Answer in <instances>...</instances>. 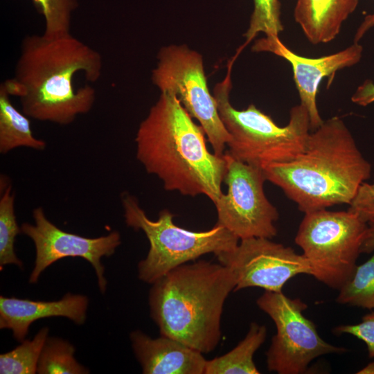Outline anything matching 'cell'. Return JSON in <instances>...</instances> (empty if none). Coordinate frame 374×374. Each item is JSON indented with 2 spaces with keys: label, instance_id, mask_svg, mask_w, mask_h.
Masks as SVG:
<instances>
[{
  "label": "cell",
  "instance_id": "obj_1",
  "mask_svg": "<svg viewBox=\"0 0 374 374\" xmlns=\"http://www.w3.org/2000/svg\"><path fill=\"white\" fill-rule=\"evenodd\" d=\"M101 55L71 34L24 37L12 78L3 82L10 96L19 98L22 112L40 121L66 125L88 113L96 100L87 84L75 89L74 75L82 71L95 82L103 70Z\"/></svg>",
  "mask_w": 374,
  "mask_h": 374
},
{
  "label": "cell",
  "instance_id": "obj_2",
  "mask_svg": "<svg viewBox=\"0 0 374 374\" xmlns=\"http://www.w3.org/2000/svg\"><path fill=\"white\" fill-rule=\"evenodd\" d=\"M205 133L174 94L162 92L136 132V159L167 190L204 195L213 204L223 194V155L211 153Z\"/></svg>",
  "mask_w": 374,
  "mask_h": 374
},
{
  "label": "cell",
  "instance_id": "obj_3",
  "mask_svg": "<svg viewBox=\"0 0 374 374\" xmlns=\"http://www.w3.org/2000/svg\"><path fill=\"white\" fill-rule=\"evenodd\" d=\"M262 170L267 181L305 213L349 205L370 179L372 166L344 122L334 116L309 134L305 150L296 158Z\"/></svg>",
  "mask_w": 374,
  "mask_h": 374
},
{
  "label": "cell",
  "instance_id": "obj_4",
  "mask_svg": "<svg viewBox=\"0 0 374 374\" xmlns=\"http://www.w3.org/2000/svg\"><path fill=\"white\" fill-rule=\"evenodd\" d=\"M235 285L231 271L220 263L181 265L152 283L151 317L161 335L210 353L221 339L224 304Z\"/></svg>",
  "mask_w": 374,
  "mask_h": 374
},
{
  "label": "cell",
  "instance_id": "obj_5",
  "mask_svg": "<svg viewBox=\"0 0 374 374\" xmlns=\"http://www.w3.org/2000/svg\"><path fill=\"white\" fill-rule=\"evenodd\" d=\"M231 66L232 63L224 80L215 86L213 94L220 119L231 136L227 143L229 154L262 168L291 161L301 154L310 133L307 109L301 104L292 107L289 123L283 127L253 104L243 110L236 109L229 100Z\"/></svg>",
  "mask_w": 374,
  "mask_h": 374
},
{
  "label": "cell",
  "instance_id": "obj_6",
  "mask_svg": "<svg viewBox=\"0 0 374 374\" xmlns=\"http://www.w3.org/2000/svg\"><path fill=\"white\" fill-rule=\"evenodd\" d=\"M126 224L145 234L150 249L138 264V276L152 284L174 268L203 255L217 256L233 249L240 239L223 226L216 223L205 231H193L173 222L175 215L162 210L157 220L148 217L134 196L124 193L121 196Z\"/></svg>",
  "mask_w": 374,
  "mask_h": 374
},
{
  "label": "cell",
  "instance_id": "obj_7",
  "mask_svg": "<svg viewBox=\"0 0 374 374\" xmlns=\"http://www.w3.org/2000/svg\"><path fill=\"white\" fill-rule=\"evenodd\" d=\"M366 228L367 222L348 210L305 213L294 240L310 266V275L339 290L357 266Z\"/></svg>",
  "mask_w": 374,
  "mask_h": 374
},
{
  "label": "cell",
  "instance_id": "obj_8",
  "mask_svg": "<svg viewBox=\"0 0 374 374\" xmlns=\"http://www.w3.org/2000/svg\"><path fill=\"white\" fill-rule=\"evenodd\" d=\"M258 307L275 324L276 332L266 353L269 371L278 374H301L316 358L347 351L324 341L314 323L303 312L308 305L299 298L292 299L282 292L265 290L256 300Z\"/></svg>",
  "mask_w": 374,
  "mask_h": 374
},
{
  "label": "cell",
  "instance_id": "obj_9",
  "mask_svg": "<svg viewBox=\"0 0 374 374\" xmlns=\"http://www.w3.org/2000/svg\"><path fill=\"white\" fill-rule=\"evenodd\" d=\"M157 60L152 71L153 84L161 93L176 96L190 116L199 121L214 153L223 155L231 136L208 89L202 56L186 45H170L159 50Z\"/></svg>",
  "mask_w": 374,
  "mask_h": 374
},
{
  "label": "cell",
  "instance_id": "obj_10",
  "mask_svg": "<svg viewBox=\"0 0 374 374\" xmlns=\"http://www.w3.org/2000/svg\"><path fill=\"white\" fill-rule=\"evenodd\" d=\"M224 156L226 164L224 181L228 190L214 204L217 223L240 240L272 239L277 235L275 222L279 214L264 192L267 179L262 168L238 161L227 151Z\"/></svg>",
  "mask_w": 374,
  "mask_h": 374
},
{
  "label": "cell",
  "instance_id": "obj_11",
  "mask_svg": "<svg viewBox=\"0 0 374 374\" xmlns=\"http://www.w3.org/2000/svg\"><path fill=\"white\" fill-rule=\"evenodd\" d=\"M271 240L242 239L233 249L216 256L219 262L234 275V291L260 287L282 292L291 278L299 274H311L310 266L303 254Z\"/></svg>",
  "mask_w": 374,
  "mask_h": 374
},
{
  "label": "cell",
  "instance_id": "obj_12",
  "mask_svg": "<svg viewBox=\"0 0 374 374\" xmlns=\"http://www.w3.org/2000/svg\"><path fill=\"white\" fill-rule=\"evenodd\" d=\"M33 217L34 224L24 222L21 226V233L33 240L35 247V265L29 283H36L45 269L63 258L81 257L94 268L99 289L105 293L107 282L101 258L115 253L121 243L119 232L114 231L93 238L69 233L49 221L42 207L35 208Z\"/></svg>",
  "mask_w": 374,
  "mask_h": 374
},
{
  "label": "cell",
  "instance_id": "obj_13",
  "mask_svg": "<svg viewBox=\"0 0 374 374\" xmlns=\"http://www.w3.org/2000/svg\"><path fill=\"white\" fill-rule=\"evenodd\" d=\"M254 52H269L283 57L292 67L294 80L302 105L308 111L310 130L320 127L322 120L317 105L319 86L323 78L357 64L362 57V46L357 42L337 53L317 58L303 57L292 51L277 36H266L252 46Z\"/></svg>",
  "mask_w": 374,
  "mask_h": 374
},
{
  "label": "cell",
  "instance_id": "obj_14",
  "mask_svg": "<svg viewBox=\"0 0 374 374\" xmlns=\"http://www.w3.org/2000/svg\"><path fill=\"white\" fill-rule=\"evenodd\" d=\"M135 356L145 374H204L203 353L168 337L152 338L140 330L130 333Z\"/></svg>",
  "mask_w": 374,
  "mask_h": 374
},
{
  "label": "cell",
  "instance_id": "obj_15",
  "mask_svg": "<svg viewBox=\"0 0 374 374\" xmlns=\"http://www.w3.org/2000/svg\"><path fill=\"white\" fill-rule=\"evenodd\" d=\"M89 300L86 296L68 293L53 301H32L0 296V328L10 329L19 342L25 340L30 326L48 317H66L78 325L84 323Z\"/></svg>",
  "mask_w": 374,
  "mask_h": 374
},
{
  "label": "cell",
  "instance_id": "obj_16",
  "mask_svg": "<svg viewBox=\"0 0 374 374\" xmlns=\"http://www.w3.org/2000/svg\"><path fill=\"white\" fill-rule=\"evenodd\" d=\"M359 0H297L294 17L308 41L328 43L339 33L343 22Z\"/></svg>",
  "mask_w": 374,
  "mask_h": 374
},
{
  "label": "cell",
  "instance_id": "obj_17",
  "mask_svg": "<svg viewBox=\"0 0 374 374\" xmlns=\"http://www.w3.org/2000/svg\"><path fill=\"white\" fill-rule=\"evenodd\" d=\"M265 326L251 322L244 338L227 353L207 360L204 374H259L253 355L267 338Z\"/></svg>",
  "mask_w": 374,
  "mask_h": 374
},
{
  "label": "cell",
  "instance_id": "obj_18",
  "mask_svg": "<svg viewBox=\"0 0 374 374\" xmlns=\"http://www.w3.org/2000/svg\"><path fill=\"white\" fill-rule=\"evenodd\" d=\"M3 84L0 85V153L5 154L19 147L42 150L46 143L34 136L28 116L12 103Z\"/></svg>",
  "mask_w": 374,
  "mask_h": 374
},
{
  "label": "cell",
  "instance_id": "obj_19",
  "mask_svg": "<svg viewBox=\"0 0 374 374\" xmlns=\"http://www.w3.org/2000/svg\"><path fill=\"white\" fill-rule=\"evenodd\" d=\"M1 186L3 187L0 199V267L1 270L6 265L23 267L15 251L16 236L21 233L15 214V193L4 177H1Z\"/></svg>",
  "mask_w": 374,
  "mask_h": 374
},
{
  "label": "cell",
  "instance_id": "obj_20",
  "mask_svg": "<svg viewBox=\"0 0 374 374\" xmlns=\"http://www.w3.org/2000/svg\"><path fill=\"white\" fill-rule=\"evenodd\" d=\"M364 263L357 265L352 276L339 290L336 301L341 305L374 310V251Z\"/></svg>",
  "mask_w": 374,
  "mask_h": 374
},
{
  "label": "cell",
  "instance_id": "obj_21",
  "mask_svg": "<svg viewBox=\"0 0 374 374\" xmlns=\"http://www.w3.org/2000/svg\"><path fill=\"white\" fill-rule=\"evenodd\" d=\"M48 335V328L39 330L31 340L25 339L13 350L1 354V374H34Z\"/></svg>",
  "mask_w": 374,
  "mask_h": 374
},
{
  "label": "cell",
  "instance_id": "obj_22",
  "mask_svg": "<svg viewBox=\"0 0 374 374\" xmlns=\"http://www.w3.org/2000/svg\"><path fill=\"white\" fill-rule=\"evenodd\" d=\"M74 353L75 348L69 341L48 337L39 357L37 373H89V370L77 362Z\"/></svg>",
  "mask_w": 374,
  "mask_h": 374
},
{
  "label": "cell",
  "instance_id": "obj_23",
  "mask_svg": "<svg viewBox=\"0 0 374 374\" xmlns=\"http://www.w3.org/2000/svg\"><path fill=\"white\" fill-rule=\"evenodd\" d=\"M43 15L45 29L43 35L57 37L71 34V17L78 7V0H32Z\"/></svg>",
  "mask_w": 374,
  "mask_h": 374
},
{
  "label": "cell",
  "instance_id": "obj_24",
  "mask_svg": "<svg viewBox=\"0 0 374 374\" xmlns=\"http://www.w3.org/2000/svg\"><path fill=\"white\" fill-rule=\"evenodd\" d=\"M254 8L249 26L244 33L249 44L259 33L266 36H277L284 29L280 20V3L278 0H253Z\"/></svg>",
  "mask_w": 374,
  "mask_h": 374
},
{
  "label": "cell",
  "instance_id": "obj_25",
  "mask_svg": "<svg viewBox=\"0 0 374 374\" xmlns=\"http://www.w3.org/2000/svg\"><path fill=\"white\" fill-rule=\"evenodd\" d=\"M332 331L337 335L348 334L362 341L367 347L368 357L374 358V311L364 315L359 323L340 325Z\"/></svg>",
  "mask_w": 374,
  "mask_h": 374
},
{
  "label": "cell",
  "instance_id": "obj_26",
  "mask_svg": "<svg viewBox=\"0 0 374 374\" xmlns=\"http://www.w3.org/2000/svg\"><path fill=\"white\" fill-rule=\"evenodd\" d=\"M348 210L366 222L374 218V181L360 186Z\"/></svg>",
  "mask_w": 374,
  "mask_h": 374
},
{
  "label": "cell",
  "instance_id": "obj_27",
  "mask_svg": "<svg viewBox=\"0 0 374 374\" xmlns=\"http://www.w3.org/2000/svg\"><path fill=\"white\" fill-rule=\"evenodd\" d=\"M352 101L361 106H366L374 102V84L367 80L358 87L351 98Z\"/></svg>",
  "mask_w": 374,
  "mask_h": 374
},
{
  "label": "cell",
  "instance_id": "obj_28",
  "mask_svg": "<svg viewBox=\"0 0 374 374\" xmlns=\"http://www.w3.org/2000/svg\"><path fill=\"white\" fill-rule=\"evenodd\" d=\"M361 253H371L374 251V218L367 222V228L365 231L360 248Z\"/></svg>",
  "mask_w": 374,
  "mask_h": 374
},
{
  "label": "cell",
  "instance_id": "obj_29",
  "mask_svg": "<svg viewBox=\"0 0 374 374\" xmlns=\"http://www.w3.org/2000/svg\"><path fill=\"white\" fill-rule=\"evenodd\" d=\"M374 25V15L367 16L362 26L357 30L355 35V42L357 41L364 35L365 32L368 30L371 26Z\"/></svg>",
  "mask_w": 374,
  "mask_h": 374
},
{
  "label": "cell",
  "instance_id": "obj_30",
  "mask_svg": "<svg viewBox=\"0 0 374 374\" xmlns=\"http://www.w3.org/2000/svg\"><path fill=\"white\" fill-rule=\"evenodd\" d=\"M357 374H374V362L368 363L362 368L359 370Z\"/></svg>",
  "mask_w": 374,
  "mask_h": 374
}]
</instances>
